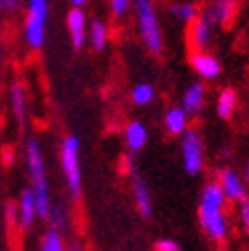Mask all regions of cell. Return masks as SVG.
<instances>
[{
  "mask_svg": "<svg viewBox=\"0 0 249 251\" xmlns=\"http://www.w3.org/2000/svg\"><path fill=\"white\" fill-rule=\"evenodd\" d=\"M200 225L213 239H225V194L219 184H208L200 196Z\"/></svg>",
  "mask_w": 249,
  "mask_h": 251,
  "instance_id": "cell-1",
  "label": "cell"
},
{
  "mask_svg": "<svg viewBox=\"0 0 249 251\" xmlns=\"http://www.w3.org/2000/svg\"><path fill=\"white\" fill-rule=\"evenodd\" d=\"M27 164H29V176H31V192L35 198L37 215L41 219H47L51 202H49V188H47V176H45V164L41 155V147L35 139L27 143Z\"/></svg>",
  "mask_w": 249,
  "mask_h": 251,
  "instance_id": "cell-2",
  "label": "cell"
},
{
  "mask_svg": "<svg viewBox=\"0 0 249 251\" xmlns=\"http://www.w3.org/2000/svg\"><path fill=\"white\" fill-rule=\"evenodd\" d=\"M133 6L137 12V27H139L145 47L151 53H161V49H164V35H161L153 0H133Z\"/></svg>",
  "mask_w": 249,
  "mask_h": 251,
  "instance_id": "cell-3",
  "label": "cell"
},
{
  "mask_svg": "<svg viewBox=\"0 0 249 251\" xmlns=\"http://www.w3.org/2000/svg\"><path fill=\"white\" fill-rule=\"evenodd\" d=\"M49 17V0H29L25 19V41L31 49H41L45 43V27Z\"/></svg>",
  "mask_w": 249,
  "mask_h": 251,
  "instance_id": "cell-4",
  "label": "cell"
},
{
  "mask_svg": "<svg viewBox=\"0 0 249 251\" xmlns=\"http://www.w3.org/2000/svg\"><path fill=\"white\" fill-rule=\"evenodd\" d=\"M61 166L70 186L72 198L78 200L82 194V174H80V141L78 137H66L61 143Z\"/></svg>",
  "mask_w": 249,
  "mask_h": 251,
  "instance_id": "cell-5",
  "label": "cell"
},
{
  "mask_svg": "<svg viewBox=\"0 0 249 251\" xmlns=\"http://www.w3.org/2000/svg\"><path fill=\"white\" fill-rule=\"evenodd\" d=\"M182 155H184V168L186 174H198L202 170V137L196 129H184L182 137Z\"/></svg>",
  "mask_w": 249,
  "mask_h": 251,
  "instance_id": "cell-6",
  "label": "cell"
},
{
  "mask_svg": "<svg viewBox=\"0 0 249 251\" xmlns=\"http://www.w3.org/2000/svg\"><path fill=\"white\" fill-rule=\"evenodd\" d=\"M190 64H192L194 72L204 80H215L221 74L219 59L213 57L210 53H206L204 49H196V51L192 53V57H190Z\"/></svg>",
  "mask_w": 249,
  "mask_h": 251,
  "instance_id": "cell-7",
  "label": "cell"
},
{
  "mask_svg": "<svg viewBox=\"0 0 249 251\" xmlns=\"http://www.w3.org/2000/svg\"><path fill=\"white\" fill-rule=\"evenodd\" d=\"M235 6L237 0H210L202 15L210 21V25H227L235 15Z\"/></svg>",
  "mask_w": 249,
  "mask_h": 251,
  "instance_id": "cell-8",
  "label": "cell"
},
{
  "mask_svg": "<svg viewBox=\"0 0 249 251\" xmlns=\"http://www.w3.org/2000/svg\"><path fill=\"white\" fill-rule=\"evenodd\" d=\"M68 31H70V39L74 49H82L86 43V31H88V25H86V15L82 8L74 6L68 12Z\"/></svg>",
  "mask_w": 249,
  "mask_h": 251,
  "instance_id": "cell-9",
  "label": "cell"
},
{
  "mask_svg": "<svg viewBox=\"0 0 249 251\" xmlns=\"http://www.w3.org/2000/svg\"><path fill=\"white\" fill-rule=\"evenodd\" d=\"M210 39H213V25H210V21L204 15L196 17L190 25V43L194 45V49H204L208 47Z\"/></svg>",
  "mask_w": 249,
  "mask_h": 251,
  "instance_id": "cell-10",
  "label": "cell"
},
{
  "mask_svg": "<svg viewBox=\"0 0 249 251\" xmlns=\"http://www.w3.org/2000/svg\"><path fill=\"white\" fill-rule=\"evenodd\" d=\"M221 190L225 194V198L233 200V202H239L241 198H245V188H243V182L241 178L235 172H229L225 170L221 174Z\"/></svg>",
  "mask_w": 249,
  "mask_h": 251,
  "instance_id": "cell-11",
  "label": "cell"
},
{
  "mask_svg": "<svg viewBox=\"0 0 249 251\" xmlns=\"http://www.w3.org/2000/svg\"><path fill=\"white\" fill-rule=\"evenodd\" d=\"M204 104V86L200 82L192 84L188 90L184 92V98H182V110L186 115H198Z\"/></svg>",
  "mask_w": 249,
  "mask_h": 251,
  "instance_id": "cell-12",
  "label": "cell"
},
{
  "mask_svg": "<svg viewBox=\"0 0 249 251\" xmlns=\"http://www.w3.org/2000/svg\"><path fill=\"white\" fill-rule=\"evenodd\" d=\"M37 217V208H35V198H33V192L31 188H27L23 194H21V200H19V223L23 229H29L33 221Z\"/></svg>",
  "mask_w": 249,
  "mask_h": 251,
  "instance_id": "cell-13",
  "label": "cell"
},
{
  "mask_svg": "<svg viewBox=\"0 0 249 251\" xmlns=\"http://www.w3.org/2000/svg\"><path fill=\"white\" fill-rule=\"evenodd\" d=\"M86 37L90 39L92 49H96V51H102V49L106 47V43H108V27H106V23L100 21V19H94L90 23L88 31H86Z\"/></svg>",
  "mask_w": 249,
  "mask_h": 251,
  "instance_id": "cell-14",
  "label": "cell"
},
{
  "mask_svg": "<svg viewBox=\"0 0 249 251\" xmlns=\"http://www.w3.org/2000/svg\"><path fill=\"white\" fill-rule=\"evenodd\" d=\"M124 139H127V145L131 151H139V149L145 145L147 141V129L145 125L139 123V121H133L127 125V129H124Z\"/></svg>",
  "mask_w": 249,
  "mask_h": 251,
  "instance_id": "cell-15",
  "label": "cell"
},
{
  "mask_svg": "<svg viewBox=\"0 0 249 251\" xmlns=\"http://www.w3.org/2000/svg\"><path fill=\"white\" fill-rule=\"evenodd\" d=\"M10 104H12V112H15L17 121L23 125L25 123V112H27V96H25V88L23 84H12L10 88Z\"/></svg>",
  "mask_w": 249,
  "mask_h": 251,
  "instance_id": "cell-16",
  "label": "cell"
},
{
  "mask_svg": "<svg viewBox=\"0 0 249 251\" xmlns=\"http://www.w3.org/2000/svg\"><path fill=\"white\" fill-rule=\"evenodd\" d=\"M235 106H237V92L233 88H225L221 94H219V102H217V115L221 119H231Z\"/></svg>",
  "mask_w": 249,
  "mask_h": 251,
  "instance_id": "cell-17",
  "label": "cell"
},
{
  "mask_svg": "<svg viewBox=\"0 0 249 251\" xmlns=\"http://www.w3.org/2000/svg\"><path fill=\"white\" fill-rule=\"evenodd\" d=\"M186 125H188V115L182 108H170L166 112V129L174 135L184 133Z\"/></svg>",
  "mask_w": 249,
  "mask_h": 251,
  "instance_id": "cell-18",
  "label": "cell"
},
{
  "mask_svg": "<svg viewBox=\"0 0 249 251\" xmlns=\"http://www.w3.org/2000/svg\"><path fill=\"white\" fill-rule=\"evenodd\" d=\"M135 200H137V208H139L141 215L145 219L151 217V196H149V190L141 178H135Z\"/></svg>",
  "mask_w": 249,
  "mask_h": 251,
  "instance_id": "cell-19",
  "label": "cell"
},
{
  "mask_svg": "<svg viewBox=\"0 0 249 251\" xmlns=\"http://www.w3.org/2000/svg\"><path fill=\"white\" fill-rule=\"evenodd\" d=\"M170 12L182 23H192L198 17V8L194 2H172Z\"/></svg>",
  "mask_w": 249,
  "mask_h": 251,
  "instance_id": "cell-20",
  "label": "cell"
},
{
  "mask_svg": "<svg viewBox=\"0 0 249 251\" xmlns=\"http://www.w3.org/2000/svg\"><path fill=\"white\" fill-rule=\"evenodd\" d=\"M153 96H155V90H153L151 84H137V86L133 88V92H131L133 102L139 104V106L149 104V102L153 100Z\"/></svg>",
  "mask_w": 249,
  "mask_h": 251,
  "instance_id": "cell-21",
  "label": "cell"
},
{
  "mask_svg": "<svg viewBox=\"0 0 249 251\" xmlns=\"http://www.w3.org/2000/svg\"><path fill=\"white\" fill-rule=\"evenodd\" d=\"M41 251H66V245L61 241L57 229H51L45 233L43 241H41Z\"/></svg>",
  "mask_w": 249,
  "mask_h": 251,
  "instance_id": "cell-22",
  "label": "cell"
},
{
  "mask_svg": "<svg viewBox=\"0 0 249 251\" xmlns=\"http://www.w3.org/2000/svg\"><path fill=\"white\" fill-rule=\"evenodd\" d=\"M131 6H133V0H110V12L117 19H123L131 10Z\"/></svg>",
  "mask_w": 249,
  "mask_h": 251,
  "instance_id": "cell-23",
  "label": "cell"
},
{
  "mask_svg": "<svg viewBox=\"0 0 249 251\" xmlns=\"http://www.w3.org/2000/svg\"><path fill=\"white\" fill-rule=\"evenodd\" d=\"M47 221H51V225L57 229V227H61V225H66V212L61 208H51L49 215H47Z\"/></svg>",
  "mask_w": 249,
  "mask_h": 251,
  "instance_id": "cell-24",
  "label": "cell"
},
{
  "mask_svg": "<svg viewBox=\"0 0 249 251\" xmlns=\"http://www.w3.org/2000/svg\"><path fill=\"white\" fill-rule=\"evenodd\" d=\"M157 251H180V245L176 241H170V239H161L155 243Z\"/></svg>",
  "mask_w": 249,
  "mask_h": 251,
  "instance_id": "cell-25",
  "label": "cell"
},
{
  "mask_svg": "<svg viewBox=\"0 0 249 251\" xmlns=\"http://www.w3.org/2000/svg\"><path fill=\"white\" fill-rule=\"evenodd\" d=\"M23 0H0V10L2 12H15L19 10Z\"/></svg>",
  "mask_w": 249,
  "mask_h": 251,
  "instance_id": "cell-26",
  "label": "cell"
},
{
  "mask_svg": "<svg viewBox=\"0 0 249 251\" xmlns=\"http://www.w3.org/2000/svg\"><path fill=\"white\" fill-rule=\"evenodd\" d=\"M239 202H241V219H243V225H245V229L249 231V202H247L245 198H241Z\"/></svg>",
  "mask_w": 249,
  "mask_h": 251,
  "instance_id": "cell-27",
  "label": "cell"
},
{
  "mask_svg": "<svg viewBox=\"0 0 249 251\" xmlns=\"http://www.w3.org/2000/svg\"><path fill=\"white\" fill-rule=\"evenodd\" d=\"M6 219H8V223L17 221V212H15V206H12V204H8V208H6Z\"/></svg>",
  "mask_w": 249,
  "mask_h": 251,
  "instance_id": "cell-28",
  "label": "cell"
},
{
  "mask_svg": "<svg viewBox=\"0 0 249 251\" xmlns=\"http://www.w3.org/2000/svg\"><path fill=\"white\" fill-rule=\"evenodd\" d=\"M72 2V6H76V8H82L86 2H88V0H70Z\"/></svg>",
  "mask_w": 249,
  "mask_h": 251,
  "instance_id": "cell-29",
  "label": "cell"
},
{
  "mask_svg": "<svg viewBox=\"0 0 249 251\" xmlns=\"http://www.w3.org/2000/svg\"><path fill=\"white\" fill-rule=\"evenodd\" d=\"M10 157H12V151H10V149L6 147V149H4V164H6V166L10 164Z\"/></svg>",
  "mask_w": 249,
  "mask_h": 251,
  "instance_id": "cell-30",
  "label": "cell"
},
{
  "mask_svg": "<svg viewBox=\"0 0 249 251\" xmlns=\"http://www.w3.org/2000/svg\"><path fill=\"white\" fill-rule=\"evenodd\" d=\"M4 57V49H2V45H0V59Z\"/></svg>",
  "mask_w": 249,
  "mask_h": 251,
  "instance_id": "cell-31",
  "label": "cell"
},
{
  "mask_svg": "<svg viewBox=\"0 0 249 251\" xmlns=\"http://www.w3.org/2000/svg\"><path fill=\"white\" fill-rule=\"evenodd\" d=\"M72 251H82V249H80V247H78V245H76V247H74V249H72Z\"/></svg>",
  "mask_w": 249,
  "mask_h": 251,
  "instance_id": "cell-32",
  "label": "cell"
},
{
  "mask_svg": "<svg viewBox=\"0 0 249 251\" xmlns=\"http://www.w3.org/2000/svg\"><path fill=\"white\" fill-rule=\"evenodd\" d=\"M247 180H249V170H247Z\"/></svg>",
  "mask_w": 249,
  "mask_h": 251,
  "instance_id": "cell-33",
  "label": "cell"
}]
</instances>
